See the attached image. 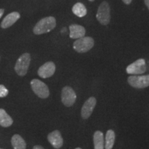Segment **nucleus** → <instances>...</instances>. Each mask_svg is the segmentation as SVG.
<instances>
[{
    "label": "nucleus",
    "instance_id": "nucleus-6",
    "mask_svg": "<svg viewBox=\"0 0 149 149\" xmlns=\"http://www.w3.org/2000/svg\"><path fill=\"white\" fill-rule=\"evenodd\" d=\"M77 95L70 86H65L61 91V102L65 107H70L75 103Z\"/></svg>",
    "mask_w": 149,
    "mask_h": 149
},
{
    "label": "nucleus",
    "instance_id": "nucleus-23",
    "mask_svg": "<svg viewBox=\"0 0 149 149\" xmlns=\"http://www.w3.org/2000/svg\"><path fill=\"white\" fill-rule=\"evenodd\" d=\"M3 13H4V10H3V9H0V18H1V16L3 15Z\"/></svg>",
    "mask_w": 149,
    "mask_h": 149
},
{
    "label": "nucleus",
    "instance_id": "nucleus-7",
    "mask_svg": "<svg viewBox=\"0 0 149 149\" xmlns=\"http://www.w3.org/2000/svg\"><path fill=\"white\" fill-rule=\"evenodd\" d=\"M128 83L135 88H144L149 86V74L146 75H133L128 78Z\"/></svg>",
    "mask_w": 149,
    "mask_h": 149
},
{
    "label": "nucleus",
    "instance_id": "nucleus-20",
    "mask_svg": "<svg viewBox=\"0 0 149 149\" xmlns=\"http://www.w3.org/2000/svg\"><path fill=\"white\" fill-rule=\"evenodd\" d=\"M123 2H124L126 5H129L130 3L132 2V0H122Z\"/></svg>",
    "mask_w": 149,
    "mask_h": 149
},
{
    "label": "nucleus",
    "instance_id": "nucleus-3",
    "mask_svg": "<svg viewBox=\"0 0 149 149\" xmlns=\"http://www.w3.org/2000/svg\"><path fill=\"white\" fill-rule=\"evenodd\" d=\"M31 63V55L29 53H24L19 57L15 66V70L19 76L26 75L29 70Z\"/></svg>",
    "mask_w": 149,
    "mask_h": 149
},
{
    "label": "nucleus",
    "instance_id": "nucleus-10",
    "mask_svg": "<svg viewBox=\"0 0 149 149\" xmlns=\"http://www.w3.org/2000/svg\"><path fill=\"white\" fill-rule=\"evenodd\" d=\"M55 64L53 61H48L40 67L37 73L40 77L46 79V78H48L53 76L55 73Z\"/></svg>",
    "mask_w": 149,
    "mask_h": 149
},
{
    "label": "nucleus",
    "instance_id": "nucleus-15",
    "mask_svg": "<svg viewBox=\"0 0 149 149\" xmlns=\"http://www.w3.org/2000/svg\"><path fill=\"white\" fill-rule=\"evenodd\" d=\"M13 123L10 115L6 112L4 109H0V126L2 127H9Z\"/></svg>",
    "mask_w": 149,
    "mask_h": 149
},
{
    "label": "nucleus",
    "instance_id": "nucleus-19",
    "mask_svg": "<svg viewBox=\"0 0 149 149\" xmlns=\"http://www.w3.org/2000/svg\"><path fill=\"white\" fill-rule=\"evenodd\" d=\"M8 95V90L4 86L0 85V97H5Z\"/></svg>",
    "mask_w": 149,
    "mask_h": 149
},
{
    "label": "nucleus",
    "instance_id": "nucleus-26",
    "mask_svg": "<svg viewBox=\"0 0 149 149\" xmlns=\"http://www.w3.org/2000/svg\"><path fill=\"white\" fill-rule=\"evenodd\" d=\"M0 149H2V148H0Z\"/></svg>",
    "mask_w": 149,
    "mask_h": 149
},
{
    "label": "nucleus",
    "instance_id": "nucleus-12",
    "mask_svg": "<svg viewBox=\"0 0 149 149\" xmlns=\"http://www.w3.org/2000/svg\"><path fill=\"white\" fill-rule=\"evenodd\" d=\"M20 18V15L17 12H12L5 17L1 24L2 29H8L13 26Z\"/></svg>",
    "mask_w": 149,
    "mask_h": 149
},
{
    "label": "nucleus",
    "instance_id": "nucleus-17",
    "mask_svg": "<svg viewBox=\"0 0 149 149\" xmlns=\"http://www.w3.org/2000/svg\"><path fill=\"white\" fill-rule=\"evenodd\" d=\"M115 141V133L114 130H107L106 134L105 141H104V148L112 149L114 146Z\"/></svg>",
    "mask_w": 149,
    "mask_h": 149
},
{
    "label": "nucleus",
    "instance_id": "nucleus-25",
    "mask_svg": "<svg viewBox=\"0 0 149 149\" xmlns=\"http://www.w3.org/2000/svg\"><path fill=\"white\" fill-rule=\"evenodd\" d=\"M75 149H81V148H79V147H78V148H76Z\"/></svg>",
    "mask_w": 149,
    "mask_h": 149
},
{
    "label": "nucleus",
    "instance_id": "nucleus-14",
    "mask_svg": "<svg viewBox=\"0 0 149 149\" xmlns=\"http://www.w3.org/2000/svg\"><path fill=\"white\" fill-rule=\"evenodd\" d=\"M94 149H104V134L100 130H97L93 134Z\"/></svg>",
    "mask_w": 149,
    "mask_h": 149
},
{
    "label": "nucleus",
    "instance_id": "nucleus-21",
    "mask_svg": "<svg viewBox=\"0 0 149 149\" xmlns=\"http://www.w3.org/2000/svg\"><path fill=\"white\" fill-rule=\"evenodd\" d=\"M33 149H44V148L42 146H40V145H35Z\"/></svg>",
    "mask_w": 149,
    "mask_h": 149
},
{
    "label": "nucleus",
    "instance_id": "nucleus-13",
    "mask_svg": "<svg viewBox=\"0 0 149 149\" xmlns=\"http://www.w3.org/2000/svg\"><path fill=\"white\" fill-rule=\"evenodd\" d=\"M69 36L71 39H79L84 37L86 30L82 26L78 24H72L69 26Z\"/></svg>",
    "mask_w": 149,
    "mask_h": 149
},
{
    "label": "nucleus",
    "instance_id": "nucleus-9",
    "mask_svg": "<svg viewBox=\"0 0 149 149\" xmlns=\"http://www.w3.org/2000/svg\"><path fill=\"white\" fill-rule=\"evenodd\" d=\"M97 104V100L94 97H91L84 104L81 110V117L86 120L92 115Z\"/></svg>",
    "mask_w": 149,
    "mask_h": 149
},
{
    "label": "nucleus",
    "instance_id": "nucleus-2",
    "mask_svg": "<svg viewBox=\"0 0 149 149\" xmlns=\"http://www.w3.org/2000/svg\"><path fill=\"white\" fill-rule=\"evenodd\" d=\"M94 40L91 37H84L77 39L73 43V48L79 53H84L92 49L94 46Z\"/></svg>",
    "mask_w": 149,
    "mask_h": 149
},
{
    "label": "nucleus",
    "instance_id": "nucleus-1",
    "mask_svg": "<svg viewBox=\"0 0 149 149\" xmlns=\"http://www.w3.org/2000/svg\"><path fill=\"white\" fill-rule=\"evenodd\" d=\"M56 26V19L54 17H46L40 20L33 29V33L35 35H42L47 33Z\"/></svg>",
    "mask_w": 149,
    "mask_h": 149
},
{
    "label": "nucleus",
    "instance_id": "nucleus-24",
    "mask_svg": "<svg viewBox=\"0 0 149 149\" xmlns=\"http://www.w3.org/2000/svg\"><path fill=\"white\" fill-rule=\"evenodd\" d=\"M88 1H94L95 0H88Z\"/></svg>",
    "mask_w": 149,
    "mask_h": 149
},
{
    "label": "nucleus",
    "instance_id": "nucleus-11",
    "mask_svg": "<svg viewBox=\"0 0 149 149\" xmlns=\"http://www.w3.org/2000/svg\"><path fill=\"white\" fill-rule=\"evenodd\" d=\"M47 138L50 144L55 149H59L64 144V140H63L61 133L57 130H54L48 134Z\"/></svg>",
    "mask_w": 149,
    "mask_h": 149
},
{
    "label": "nucleus",
    "instance_id": "nucleus-4",
    "mask_svg": "<svg viewBox=\"0 0 149 149\" xmlns=\"http://www.w3.org/2000/svg\"><path fill=\"white\" fill-rule=\"evenodd\" d=\"M97 19L102 25L107 26L111 21V8L109 3L103 1L99 6L96 15Z\"/></svg>",
    "mask_w": 149,
    "mask_h": 149
},
{
    "label": "nucleus",
    "instance_id": "nucleus-5",
    "mask_svg": "<svg viewBox=\"0 0 149 149\" xmlns=\"http://www.w3.org/2000/svg\"><path fill=\"white\" fill-rule=\"evenodd\" d=\"M31 86L33 92L39 97L42 99L48 97L50 95V91L49 88L45 83L37 79H33L31 81Z\"/></svg>",
    "mask_w": 149,
    "mask_h": 149
},
{
    "label": "nucleus",
    "instance_id": "nucleus-8",
    "mask_svg": "<svg viewBox=\"0 0 149 149\" xmlns=\"http://www.w3.org/2000/svg\"><path fill=\"white\" fill-rule=\"evenodd\" d=\"M146 70V61L144 59H139L128 65L126 68V72L130 74H141Z\"/></svg>",
    "mask_w": 149,
    "mask_h": 149
},
{
    "label": "nucleus",
    "instance_id": "nucleus-16",
    "mask_svg": "<svg viewBox=\"0 0 149 149\" xmlns=\"http://www.w3.org/2000/svg\"><path fill=\"white\" fill-rule=\"evenodd\" d=\"M11 144L14 149H26V143L19 135H14L11 139Z\"/></svg>",
    "mask_w": 149,
    "mask_h": 149
},
{
    "label": "nucleus",
    "instance_id": "nucleus-18",
    "mask_svg": "<svg viewBox=\"0 0 149 149\" xmlns=\"http://www.w3.org/2000/svg\"><path fill=\"white\" fill-rule=\"evenodd\" d=\"M72 11L76 16L79 17H84L87 14L86 8L82 3L80 2L76 3L73 6Z\"/></svg>",
    "mask_w": 149,
    "mask_h": 149
},
{
    "label": "nucleus",
    "instance_id": "nucleus-22",
    "mask_svg": "<svg viewBox=\"0 0 149 149\" xmlns=\"http://www.w3.org/2000/svg\"><path fill=\"white\" fill-rule=\"evenodd\" d=\"M144 2H145V4L147 6V8H148L149 10V0H144Z\"/></svg>",
    "mask_w": 149,
    "mask_h": 149
}]
</instances>
